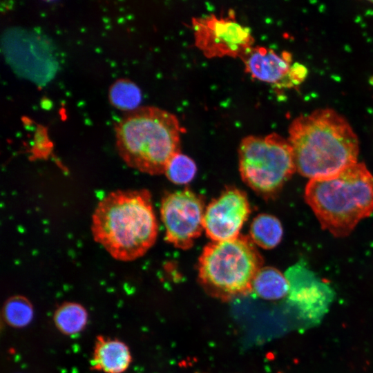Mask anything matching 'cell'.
Returning <instances> with one entry per match:
<instances>
[{"instance_id":"6da1fadb","label":"cell","mask_w":373,"mask_h":373,"mask_svg":"<svg viewBox=\"0 0 373 373\" xmlns=\"http://www.w3.org/2000/svg\"><path fill=\"white\" fill-rule=\"evenodd\" d=\"M288 131L296 171L310 180L335 175L358 162V137L332 108L297 117Z\"/></svg>"},{"instance_id":"7a4b0ae2","label":"cell","mask_w":373,"mask_h":373,"mask_svg":"<svg viewBox=\"0 0 373 373\" xmlns=\"http://www.w3.org/2000/svg\"><path fill=\"white\" fill-rule=\"evenodd\" d=\"M94 240L115 259L131 261L155 244L158 224L150 192L117 190L108 193L92 216Z\"/></svg>"},{"instance_id":"3957f363","label":"cell","mask_w":373,"mask_h":373,"mask_svg":"<svg viewBox=\"0 0 373 373\" xmlns=\"http://www.w3.org/2000/svg\"><path fill=\"white\" fill-rule=\"evenodd\" d=\"M305 200L323 229L346 237L373 213V175L356 162L335 175L309 180Z\"/></svg>"},{"instance_id":"277c9868","label":"cell","mask_w":373,"mask_h":373,"mask_svg":"<svg viewBox=\"0 0 373 373\" xmlns=\"http://www.w3.org/2000/svg\"><path fill=\"white\" fill-rule=\"evenodd\" d=\"M117 152L130 167L160 175L180 153L179 121L173 114L155 106L128 112L116 124Z\"/></svg>"},{"instance_id":"5b68a950","label":"cell","mask_w":373,"mask_h":373,"mask_svg":"<svg viewBox=\"0 0 373 373\" xmlns=\"http://www.w3.org/2000/svg\"><path fill=\"white\" fill-rule=\"evenodd\" d=\"M262 265L263 258L250 237L239 235L204 247L198 259V278L207 293L227 300L251 293Z\"/></svg>"},{"instance_id":"8992f818","label":"cell","mask_w":373,"mask_h":373,"mask_svg":"<svg viewBox=\"0 0 373 373\" xmlns=\"http://www.w3.org/2000/svg\"><path fill=\"white\" fill-rule=\"evenodd\" d=\"M238 165L242 181L265 198L276 197L296 171L288 140L276 133L244 137L238 147Z\"/></svg>"},{"instance_id":"52a82bcc","label":"cell","mask_w":373,"mask_h":373,"mask_svg":"<svg viewBox=\"0 0 373 373\" xmlns=\"http://www.w3.org/2000/svg\"><path fill=\"white\" fill-rule=\"evenodd\" d=\"M191 26L195 45L208 58H241L254 46L251 29L236 20L233 11L193 17Z\"/></svg>"},{"instance_id":"ba28073f","label":"cell","mask_w":373,"mask_h":373,"mask_svg":"<svg viewBox=\"0 0 373 373\" xmlns=\"http://www.w3.org/2000/svg\"><path fill=\"white\" fill-rule=\"evenodd\" d=\"M205 209L202 196L189 189L165 194L160 213L166 240L176 248L190 249L204 230Z\"/></svg>"},{"instance_id":"9c48e42d","label":"cell","mask_w":373,"mask_h":373,"mask_svg":"<svg viewBox=\"0 0 373 373\" xmlns=\"http://www.w3.org/2000/svg\"><path fill=\"white\" fill-rule=\"evenodd\" d=\"M250 213L246 193L236 187H227L206 207L204 229L212 241L233 239L240 235Z\"/></svg>"},{"instance_id":"30bf717a","label":"cell","mask_w":373,"mask_h":373,"mask_svg":"<svg viewBox=\"0 0 373 373\" xmlns=\"http://www.w3.org/2000/svg\"><path fill=\"white\" fill-rule=\"evenodd\" d=\"M285 276L289 284L288 300L299 316L309 323L319 322L332 301V289L298 266L290 268Z\"/></svg>"},{"instance_id":"8fae6325","label":"cell","mask_w":373,"mask_h":373,"mask_svg":"<svg viewBox=\"0 0 373 373\" xmlns=\"http://www.w3.org/2000/svg\"><path fill=\"white\" fill-rule=\"evenodd\" d=\"M245 72L252 78L283 88L291 68V55H281L264 46L251 47L241 58Z\"/></svg>"},{"instance_id":"7c38bea8","label":"cell","mask_w":373,"mask_h":373,"mask_svg":"<svg viewBox=\"0 0 373 373\" xmlns=\"http://www.w3.org/2000/svg\"><path fill=\"white\" fill-rule=\"evenodd\" d=\"M131 361L128 346L117 339L99 337L96 342L92 365L105 373H122Z\"/></svg>"},{"instance_id":"4fadbf2b","label":"cell","mask_w":373,"mask_h":373,"mask_svg":"<svg viewBox=\"0 0 373 373\" xmlns=\"http://www.w3.org/2000/svg\"><path fill=\"white\" fill-rule=\"evenodd\" d=\"M289 281L285 275L273 267H262L256 274L251 293L265 300H278L288 296Z\"/></svg>"},{"instance_id":"5bb4252c","label":"cell","mask_w":373,"mask_h":373,"mask_svg":"<svg viewBox=\"0 0 373 373\" xmlns=\"http://www.w3.org/2000/svg\"><path fill=\"white\" fill-rule=\"evenodd\" d=\"M283 229L280 220L275 216L262 213L252 221L249 237L253 242L265 249L276 247L282 240Z\"/></svg>"},{"instance_id":"9a60e30c","label":"cell","mask_w":373,"mask_h":373,"mask_svg":"<svg viewBox=\"0 0 373 373\" xmlns=\"http://www.w3.org/2000/svg\"><path fill=\"white\" fill-rule=\"evenodd\" d=\"M53 320L61 333L73 335L82 331L86 325L88 313L82 305L67 302L56 309Z\"/></svg>"},{"instance_id":"2e32d148","label":"cell","mask_w":373,"mask_h":373,"mask_svg":"<svg viewBox=\"0 0 373 373\" xmlns=\"http://www.w3.org/2000/svg\"><path fill=\"white\" fill-rule=\"evenodd\" d=\"M108 97L113 106L128 112L137 108L142 95L138 86L126 79H119L110 87Z\"/></svg>"},{"instance_id":"e0dca14e","label":"cell","mask_w":373,"mask_h":373,"mask_svg":"<svg viewBox=\"0 0 373 373\" xmlns=\"http://www.w3.org/2000/svg\"><path fill=\"white\" fill-rule=\"evenodd\" d=\"M2 316L8 325L16 328L23 327L33 318V307L27 298L20 295L13 296L5 302Z\"/></svg>"},{"instance_id":"ac0fdd59","label":"cell","mask_w":373,"mask_h":373,"mask_svg":"<svg viewBox=\"0 0 373 373\" xmlns=\"http://www.w3.org/2000/svg\"><path fill=\"white\" fill-rule=\"evenodd\" d=\"M196 172L195 162L189 156L179 153L170 161L164 173L173 183L184 184L190 182Z\"/></svg>"},{"instance_id":"d6986e66","label":"cell","mask_w":373,"mask_h":373,"mask_svg":"<svg viewBox=\"0 0 373 373\" xmlns=\"http://www.w3.org/2000/svg\"><path fill=\"white\" fill-rule=\"evenodd\" d=\"M307 75V70L305 66L294 63L291 65L283 88H289L300 84Z\"/></svg>"},{"instance_id":"ffe728a7","label":"cell","mask_w":373,"mask_h":373,"mask_svg":"<svg viewBox=\"0 0 373 373\" xmlns=\"http://www.w3.org/2000/svg\"><path fill=\"white\" fill-rule=\"evenodd\" d=\"M370 3H373V1H370Z\"/></svg>"}]
</instances>
